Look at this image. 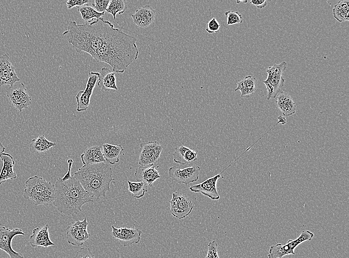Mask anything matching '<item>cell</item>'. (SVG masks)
<instances>
[{
	"instance_id": "obj_27",
	"label": "cell",
	"mask_w": 349,
	"mask_h": 258,
	"mask_svg": "<svg viewBox=\"0 0 349 258\" xmlns=\"http://www.w3.org/2000/svg\"><path fill=\"white\" fill-rule=\"evenodd\" d=\"M256 79L255 77L247 75L237 82V87L234 91H240L241 97H249L256 90Z\"/></svg>"
},
{
	"instance_id": "obj_6",
	"label": "cell",
	"mask_w": 349,
	"mask_h": 258,
	"mask_svg": "<svg viewBox=\"0 0 349 258\" xmlns=\"http://www.w3.org/2000/svg\"><path fill=\"white\" fill-rule=\"evenodd\" d=\"M314 237V234L309 230L303 231L296 239L289 240L285 245L277 244L269 248V254L273 258H282L290 255H295V248L301 243L306 241H310Z\"/></svg>"
},
{
	"instance_id": "obj_28",
	"label": "cell",
	"mask_w": 349,
	"mask_h": 258,
	"mask_svg": "<svg viewBox=\"0 0 349 258\" xmlns=\"http://www.w3.org/2000/svg\"><path fill=\"white\" fill-rule=\"evenodd\" d=\"M56 145L55 142L48 140L44 135H40L31 140L29 151L31 153L45 152Z\"/></svg>"
},
{
	"instance_id": "obj_34",
	"label": "cell",
	"mask_w": 349,
	"mask_h": 258,
	"mask_svg": "<svg viewBox=\"0 0 349 258\" xmlns=\"http://www.w3.org/2000/svg\"><path fill=\"white\" fill-rule=\"evenodd\" d=\"M110 0H95L91 5L97 11L99 12H105L107 9L109 4Z\"/></svg>"
},
{
	"instance_id": "obj_26",
	"label": "cell",
	"mask_w": 349,
	"mask_h": 258,
	"mask_svg": "<svg viewBox=\"0 0 349 258\" xmlns=\"http://www.w3.org/2000/svg\"><path fill=\"white\" fill-rule=\"evenodd\" d=\"M102 147V152L106 162L112 165L119 161L120 156L124 151L121 144L112 145L106 143L103 144Z\"/></svg>"
},
{
	"instance_id": "obj_38",
	"label": "cell",
	"mask_w": 349,
	"mask_h": 258,
	"mask_svg": "<svg viewBox=\"0 0 349 258\" xmlns=\"http://www.w3.org/2000/svg\"><path fill=\"white\" fill-rule=\"evenodd\" d=\"M89 2L88 0H68L66 2L67 8L70 9L73 7L81 6L84 4H88Z\"/></svg>"
},
{
	"instance_id": "obj_45",
	"label": "cell",
	"mask_w": 349,
	"mask_h": 258,
	"mask_svg": "<svg viewBox=\"0 0 349 258\" xmlns=\"http://www.w3.org/2000/svg\"><path fill=\"white\" fill-rule=\"evenodd\" d=\"M205 258H206V257H205Z\"/></svg>"
},
{
	"instance_id": "obj_14",
	"label": "cell",
	"mask_w": 349,
	"mask_h": 258,
	"mask_svg": "<svg viewBox=\"0 0 349 258\" xmlns=\"http://www.w3.org/2000/svg\"><path fill=\"white\" fill-rule=\"evenodd\" d=\"M112 235L118 240L124 247L129 246L134 243L137 244L140 240L142 231L138 228L126 227L116 228L112 225Z\"/></svg>"
},
{
	"instance_id": "obj_40",
	"label": "cell",
	"mask_w": 349,
	"mask_h": 258,
	"mask_svg": "<svg viewBox=\"0 0 349 258\" xmlns=\"http://www.w3.org/2000/svg\"><path fill=\"white\" fill-rule=\"evenodd\" d=\"M73 162V161L72 159H68L67 160V162L68 165V170L66 173L64 175V176L63 177L61 178L62 181H65L68 180L71 177V176L70 175V170L72 167Z\"/></svg>"
},
{
	"instance_id": "obj_31",
	"label": "cell",
	"mask_w": 349,
	"mask_h": 258,
	"mask_svg": "<svg viewBox=\"0 0 349 258\" xmlns=\"http://www.w3.org/2000/svg\"><path fill=\"white\" fill-rule=\"evenodd\" d=\"M128 191L136 198L142 197L148 191V186L142 182H131L127 180Z\"/></svg>"
},
{
	"instance_id": "obj_25",
	"label": "cell",
	"mask_w": 349,
	"mask_h": 258,
	"mask_svg": "<svg viewBox=\"0 0 349 258\" xmlns=\"http://www.w3.org/2000/svg\"><path fill=\"white\" fill-rule=\"evenodd\" d=\"M80 158L83 165L106 162L101 146L99 145L88 147L80 155Z\"/></svg>"
},
{
	"instance_id": "obj_32",
	"label": "cell",
	"mask_w": 349,
	"mask_h": 258,
	"mask_svg": "<svg viewBox=\"0 0 349 258\" xmlns=\"http://www.w3.org/2000/svg\"><path fill=\"white\" fill-rule=\"evenodd\" d=\"M127 9L126 1L124 0H110L106 12L111 14L114 19H116L117 14H122Z\"/></svg>"
},
{
	"instance_id": "obj_22",
	"label": "cell",
	"mask_w": 349,
	"mask_h": 258,
	"mask_svg": "<svg viewBox=\"0 0 349 258\" xmlns=\"http://www.w3.org/2000/svg\"><path fill=\"white\" fill-rule=\"evenodd\" d=\"M0 159L3 162V165L0 172V185L6 180L15 179L16 173L13 171L15 161L13 157L9 153H2Z\"/></svg>"
},
{
	"instance_id": "obj_39",
	"label": "cell",
	"mask_w": 349,
	"mask_h": 258,
	"mask_svg": "<svg viewBox=\"0 0 349 258\" xmlns=\"http://www.w3.org/2000/svg\"><path fill=\"white\" fill-rule=\"evenodd\" d=\"M250 3L259 9L264 8L267 3L265 0H251L250 1Z\"/></svg>"
},
{
	"instance_id": "obj_30",
	"label": "cell",
	"mask_w": 349,
	"mask_h": 258,
	"mask_svg": "<svg viewBox=\"0 0 349 258\" xmlns=\"http://www.w3.org/2000/svg\"><path fill=\"white\" fill-rule=\"evenodd\" d=\"M80 13L82 18L88 22L91 23L94 18L98 19L105 14V12H99L88 4L76 7Z\"/></svg>"
},
{
	"instance_id": "obj_21",
	"label": "cell",
	"mask_w": 349,
	"mask_h": 258,
	"mask_svg": "<svg viewBox=\"0 0 349 258\" xmlns=\"http://www.w3.org/2000/svg\"><path fill=\"white\" fill-rule=\"evenodd\" d=\"M99 73L97 85L99 88L104 91L118 90L115 72L111 71L108 67H104L101 68Z\"/></svg>"
},
{
	"instance_id": "obj_7",
	"label": "cell",
	"mask_w": 349,
	"mask_h": 258,
	"mask_svg": "<svg viewBox=\"0 0 349 258\" xmlns=\"http://www.w3.org/2000/svg\"><path fill=\"white\" fill-rule=\"evenodd\" d=\"M163 147L158 141L141 143L138 163L141 166H152L160 160Z\"/></svg>"
},
{
	"instance_id": "obj_11",
	"label": "cell",
	"mask_w": 349,
	"mask_h": 258,
	"mask_svg": "<svg viewBox=\"0 0 349 258\" xmlns=\"http://www.w3.org/2000/svg\"><path fill=\"white\" fill-rule=\"evenodd\" d=\"M170 212L175 218L183 219L192 211L193 205L189 197L177 192L172 193Z\"/></svg>"
},
{
	"instance_id": "obj_20",
	"label": "cell",
	"mask_w": 349,
	"mask_h": 258,
	"mask_svg": "<svg viewBox=\"0 0 349 258\" xmlns=\"http://www.w3.org/2000/svg\"><path fill=\"white\" fill-rule=\"evenodd\" d=\"M134 175L138 182H142L149 187H152L153 183L161 177L155 166H139L136 169Z\"/></svg>"
},
{
	"instance_id": "obj_29",
	"label": "cell",
	"mask_w": 349,
	"mask_h": 258,
	"mask_svg": "<svg viewBox=\"0 0 349 258\" xmlns=\"http://www.w3.org/2000/svg\"><path fill=\"white\" fill-rule=\"evenodd\" d=\"M334 18L340 22L349 20V0L340 1L333 8Z\"/></svg>"
},
{
	"instance_id": "obj_24",
	"label": "cell",
	"mask_w": 349,
	"mask_h": 258,
	"mask_svg": "<svg viewBox=\"0 0 349 258\" xmlns=\"http://www.w3.org/2000/svg\"><path fill=\"white\" fill-rule=\"evenodd\" d=\"M197 152L184 145L176 147L173 153L174 161L180 165H185L197 159Z\"/></svg>"
},
{
	"instance_id": "obj_13",
	"label": "cell",
	"mask_w": 349,
	"mask_h": 258,
	"mask_svg": "<svg viewBox=\"0 0 349 258\" xmlns=\"http://www.w3.org/2000/svg\"><path fill=\"white\" fill-rule=\"evenodd\" d=\"M99 73L91 71L88 73V78L84 90L80 91L75 98L77 101V112L86 111L90 104L91 97L98 79Z\"/></svg>"
},
{
	"instance_id": "obj_41",
	"label": "cell",
	"mask_w": 349,
	"mask_h": 258,
	"mask_svg": "<svg viewBox=\"0 0 349 258\" xmlns=\"http://www.w3.org/2000/svg\"><path fill=\"white\" fill-rule=\"evenodd\" d=\"M278 119L279 120L278 122L279 123H281L282 125H284L286 124V119L285 117L281 116H279Z\"/></svg>"
},
{
	"instance_id": "obj_37",
	"label": "cell",
	"mask_w": 349,
	"mask_h": 258,
	"mask_svg": "<svg viewBox=\"0 0 349 258\" xmlns=\"http://www.w3.org/2000/svg\"><path fill=\"white\" fill-rule=\"evenodd\" d=\"M73 258H95L89 248L82 247L76 253Z\"/></svg>"
},
{
	"instance_id": "obj_8",
	"label": "cell",
	"mask_w": 349,
	"mask_h": 258,
	"mask_svg": "<svg viewBox=\"0 0 349 258\" xmlns=\"http://www.w3.org/2000/svg\"><path fill=\"white\" fill-rule=\"evenodd\" d=\"M88 222L86 218L77 220L66 228V237L68 243L77 247L82 245L91 237L87 231Z\"/></svg>"
},
{
	"instance_id": "obj_33",
	"label": "cell",
	"mask_w": 349,
	"mask_h": 258,
	"mask_svg": "<svg viewBox=\"0 0 349 258\" xmlns=\"http://www.w3.org/2000/svg\"><path fill=\"white\" fill-rule=\"evenodd\" d=\"M225 15L228 25L242 23V17L237 11H227L225 12Z\"/></svg>"
},
{
	"instance_id": "obj_18",
	"label": "cell",
	"mask_w": 349,
	"mask_h": 258,
	"mask_svg": "<svg viewBox=\"0 0 349 258\" xmlns=\"http://www.w3.org/2000/svg\"><path fill=\"white\" fill-rule=\"evenodd\" d=\"M49 226L45 224L42 228L35 227L32 231V234L30 236L29 242L34 248H47L55 245L50 238L49 232Z\"/></svg>"
},
{
	"instance_id": "obj_12",
	"label": "cell",
	"mask_w": 349,
	"mask_h": 258,
	"mask_svg": "<svg viewBox=\"0 0 349 258\" xmlns=\"http://www.w3.org/2000/svg\"><path fill=\"white\" fill-rule=\"evenodd\" d=\"M16 235H25V233L20 228L10 229L0 226V249L6 252L10 258H24L22 253L12 248L11 241Z\"/></svg>"
},
{
	"instance_id": "obj_1",
	"label": "cell",
	"mask_w": 349,
	"mask_h": 258,
	"mask_svg": "<svg viewBox=\"0 0 349 258\" xmlns=\"http://www.w3.org/2000/svg\"><path fill=\"white\" fill-rule=\"evenodd\" d=\"M136 41L134 37L116 28L91 57L97 62L109 64L115 73H123L138 58Z\"/></svg>"
},
{
	"instance_id": "obj_43",
	"label": "cell",
	"mask_w": 349,
	"mask_h": 258,
	"mask_svg": "<svg viewBox=\"0 0 349 258\" xmlns=\"http://www.w3.org/2000/svg\"><path fill=\"white\" fill-rule=\"evenodd\" d=\"M240 1H241V2H244V3H246V2H247V0H245V1L240 0V1H236V3H238L240 2Z\"/></svg>"
},
{
	"instance_id": "obj_15",
	"label": "cell",
	"mask_w": 349,
	"mask_h": 258,
	"mask_svg": "<svg viewBox=\"0 0 349 258\" xmlns=\"http://www.w3.org/2000/svg\"><path fill=\"white\" fill-rule=\"evenodd\" d=\"M231 165L232 163L219 174L207 179L201 183L191 186L189 187V190L193 193H200L212 200L219 199L220 196L217 190V182L220 178L221 174Z\"/></svg>"
},
{
	"instance_id": "obj_9",
	"label": "cell",
	"mask_w": 349,
	"mask_h": 258,
	"mask_svg": "<svg viewBox=\"0 0 349 258\" xmlns=\"http://www.w3.org/2000/svg\"><path fill=\"white\" fill-rule=\"evenodd\" d=\"M6 93L12 106L20 112L23 109H27L31 104V97L23 83L10 86Z\"/></svg>"
},
{
	"instance_id": "obj_10",
	"label": "cell",
	"mask_w": 349,
	"mask_h": 258,
	"mask_svg": "<svg viewBox=\"0 0 349 258\" xmlns=\"http://www.w3.org/2000/svg\"><path fill=\"white\" fill-rule=\"evenodd\" d=\"M201 168L197 165H193L184 169H181L175 165L169 169V176L171 180L186 186L191 183L198 181Z\"/></svg>"
},
{
	"instance_id": "obj_5",
	"label": "cell",
	"mask_w": 349,
	"mask_h": 258,
	"mask_svg": "<svg viewBox=\"0 0 349 258\" xmlns=\"http://www.w3.org/2000/svg\"><path fill=\"white\" fill-rule=\"evenodd\" d=\"M287 65V63L283 62L279 64H274L266 70L268 76L263 83L267 90V100L275 98L281 91L285 82L283 74L286 70Z\"/></svg>"
},
{
	"instance_id": "obj_3",
	"label": "cell",
	"mask_w": 349,
	"mask_h": 258,
	"mask_svg": "<svg viewBox=\"0 0 349 258\" xmlns=\"http://www.w3.org/2000/svg\"><path fill=\"white\" fill-rule=\"evenodd\" d=\"M55 185V199L53 202L58 210L64 214L74 215L82 211V206L94 200L73 176L62 181L57 179Z\"/></svg>"
},
{
	"instance_id": "obj_16",
	"label": "cell",
	"mask_w": 349,
	"mask_h": 258,
	"mask_svg": "<svg viewBox=\"0 0 349 258\" xmlns=\"http://www.w3.org/2000/svg\"><path fill=\"white\" fill-rule=\"evenodd\" d=\"M20 79L15 71V67L9 61V56L5 54L0 57V86L9 85L12 86Z\"/></svg>"
},
{
	"instance_id": "obj_19",
	"label": "cell",
	"mask_w": 349,
	"mask_h": 258,
	"mask_svg": "<svg viewBox=\"0 0 349 258\" xmlns=\"http://www.w3.org/2000/svg\"><path fill=\"white\" fill-rule=\"evenodd\" d=\"M26 188L23 192V197L27 199L31 194L42 193L45 191L54 187V184L47 181L45 179L35 175L28 178L25 182Z\"/></svg>"
},
{
	"instance_id": "obj_2",
	"label": "cell",
	"mask_w": 349,
	"mask_h": 258,
	"mask_svg": "<svg viewBox=\"0 0 349 258\" xmlns=\"http://www.w3.org/2000/svg\"><path fill=\"white\" fill-rule=\"evenodd\" d=\"M115 29L113 24L102 17L89 24H78L70 21L62 36L77 53H87L92 56Z\"/></svg>"
},
{
	"instance_id": "obj_17",
	"label": "cell",
	"mask_w": 349,
	"mask_h": 258,
	"mask_svg": "<svg viewBox=\"0 0 349 258\" xmlns=\"http://www.w3.org/2000/svg\"><path fill=\"white\" fill-rule=\"evenodd\" d=\"M155 10L151 6L146 5L141 7L131 14L133 22L138 27L146 28L149 27L154 21Z\"/></svg>"
},
{
	"instance_id": "obj_44",
	"label": "cell",
	"mask_w": 349,
	"mask_h": 258,
	"mask_svg": "<svg viewBox=\"0 0 349 258\" xmlns=\"http://www.w3.org/2000/svg\"><path fill=\"white\" fill-rule=\"evenodd\" d=\"M268 258H272V257H271V256H269V255H268Z\"/></svg>"
},
{
	"instance_id": "obj_35",
	"label": "cell",
	"mask_w": 349,
	"mask_h": 258,
	"mask_svg": "<svg viewBox=\"0 0 349 258\" xmlns=\"http://www.w3.org/2000/svg\"><path fill=\"white\" fill-rule=\"evenodd\" d=\"M221 25L218 20L215 18H211L206 27V31L209 34L217 33L219 31Z\"/></svg>"
},
{
	"instance_id": "obj_42",
	"label": "cell",
	"mask_w": 349,
	"mask_h": 258,
	"mask_svg": "<svg viewBox=\"0 0 349 258\" xmlns=\"http://www.w3.org/2000/svg\"><path fill=\"white\" fill-rule=\"evenodd\" d=\"M5 150V147L1 142H0V154L3 153Z\"/></svg>"
},
{
	"instance_id": "obj_4",
	"label": "cell",
	"mask_w": 349,
	"mask_h": 258,
	"mask_svg": "<svg viewBox=\"0 0 349 258\" xmlns=\"http://www.w3.org/2000/svg\"><path fill=\"white\" fill-rule=\"evenodd\" d=\"M112 175L110 164L100 162L83 165L74 173L73 177L92 197L99 198L105 196L106 193L110 191V183L115 180Z\"/></svg>"
},
{
	"instance_id": "obj_36",
	"label": "cell",
	"mask_w": 349,
	"mask_h": 258,
	"mask_svg": "<svg viewBox=\"0 0 349 258\" xmlns=\"http://www.w3.org/2000/svg\"><path fill=\"white\" fill-rule=\"evenodd\" d=\"M206 258H220L218 254L217 244L215 241L210 242L208 246Z\"/></svg>"
},
{
	"instance_id": "obj_23",
	"label": "cell",
	"mask_w": 349,
	"mask_h": 258,
	"mask_svg": "<svg viewBox=\"0 0 349 258\" xmlns=\"http://www.w3.org/2000/svg\"><path fill=\"white\" fill-rule=\"evenodd\" d=\"M276 105L283 115L290 116L295 113L296 104L288 93L281 91L279 93Z\"/></svg>"
}]
</instances>
